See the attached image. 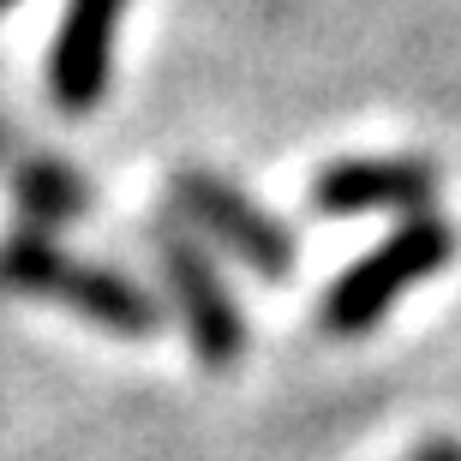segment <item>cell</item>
Here are the masks:
<instances>
[{
  "mask_svg": "<svg viewBox=\"0 0 461 461\" xmlns=\"http://www.w3.org/2000/svg\"><path fill=\"white\" fill-rule=\"evenodd\" d=\"M456 258V228L444 216H408L384 246L348 264L324 294V330L330 336H366L384 324V312L408 288H420L426 276H438Z\"/></svg>",
  "mask_w": 461,
  "mask_h": 461,
  "instance_id": "1",
  "label": "cell"
},
{
  "mask_svg": "<svg viewBox=\"0 0 461 461\" xmlns=\"http://www.w3.org/2000/svg\"><path fill=\"white\" fill-rule=\"evenodd\" d=\"M0 282H13L24 294H42V300H60L78 318H90L108 336H150L156 330V300L144 288H132L126 276L96 270V264H78L72 252H60L54 240L42 234H18L6 240L0 252Z\"/></svg>",
  "mask_w": 461,
  "mask_h": 461,
  "instance_id": "2",
  "label": "cell"
},
{
  "mask_svg": "<svg viewBox=\"0 0 461 461\" xmlns=\"http://www.w3.org/2000/svg\"><path fill=\"white\" fill-rule=\"evenodd\" d=\"M174 216L180 228H192L198 240H216L264 282H288L300 264V246L264 204H252L240 186H228L222 174H198L186 168L174 180Z\"/></svg>",
  "mask_w": 461,
  "mask_h": 461,
  "instance_id": "3",
  "label": "cell"
},
{
  "mask_svg": "<svg viewBox=\"0 0 461 461\" xmlns=\"http://www.w3.org/2000/svg\"><path fill=\"white\" fill-rule=\"evenodd\" d=\"M156 246H162V270H168V288L180 300V318H186L192 354L204 366H234L246 354V324H240V306L222 288L216 264L204 258V240L174 222L156 234Z\"/></svg>",
  "mask_w": 461,
  "mask_h": 461,
  "instance_id": "4",
  "label": "cell"
},
{
  "mask_svg": "<svg viewBox=\"0 0 461 461\" xmlns=\"http://www.w3.org/2000/svg\"><path fill=\"white\" fill-rule=\"evenodd\" d=\"M431 198H438V168L426 156H354V162H330L312 180V204L324 216H366V210L426 216Z\"/></svg>",
  "mask_w": 461,
  "mask_h": 461,
  "instance_id": "5",
  "label": "cell"
},
{
  "mask_svg": "<svg viewBox=\"0 0 461 461\" xmlns=\"http://www.w3.org/2000/svg\"><path fill=\"white\" fill-rule=\"evenodd\" d=\"M126 18V0H72L67 18H60V36H54L49 54V90L54 103L85 114V108L103 103L108 72H114V31Z\"/></svg>",
  "mask_w": 461,
  "mask_h": 461,
  "instance_id": "6",
  "label": "cell"
},
{
  "mask_svg": "<svg viewBox=\"0 0 461 461\" xmlns=\"http://www.w3.org/2000/svg\"><path fill=\"white\" fill-rule=\"evenodd\" d=\"M24 192H31L36 216H49V222L60 216V210H72V204H78V186H72V174H36V180H31Z\"/></svg>",
  "mask_w": 461,
  "mask_h": 461,
  "instance_id": "7",
  "label": "cell"
},
{
  "mask_svg": "<svg viewBox=\"0 0 461 461\" xmlns=\"http://www.w3.org/2000/svg\"><path fill=\"white\" fill-rule=\"evenodd\" d=\"M413 461H461V444H449V438H438V444H420V449H413Z\"/></svg>",
  "mask_w": 461,
  "mask_h": 461,
  "instance_id": "8",
  "label": "cell"
},
{
  "mask_svg": "<svg viewBox=\"0 0 461 461\" xmlns=\"http://www.w3.org/2000/svg\"><path fill=\"white\" fill-rule=\"evenodd\" d=\"M0 6H13V0H0Z\"/></svg>",
  "mask_w": 461,
  "mask_h": 461,
  "instance_id": "9",
  "label": "cell"
}]
</instances>
